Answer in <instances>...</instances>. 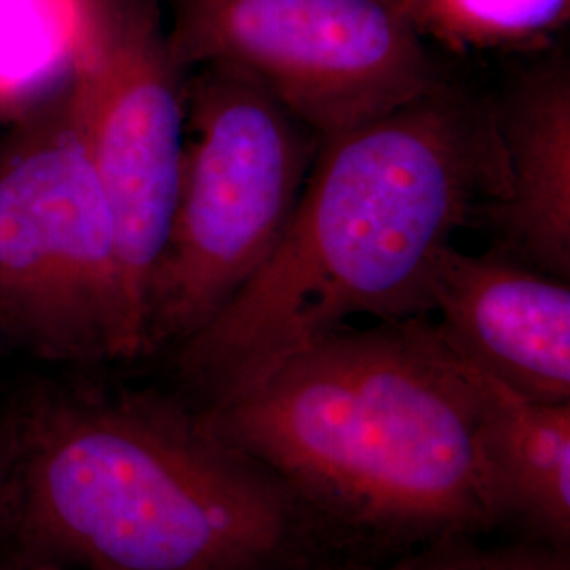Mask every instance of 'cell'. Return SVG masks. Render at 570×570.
Returning a JSON list of instances; mask_svg holds the SVG:
<instances>
[{
  "label": "cell",
  "instance_id": "obj_10",
  "mask_svg": "<svg viewBox=\"0 0 570 570\" xmlns=\"http://www.w3.org/2000/svg\"><path fill=\"white\" fill-rule=\"evenodd\" d=\"M482 379L487 456L508 515L562 550L570 539V404L534 402Z\"/></svg>",
  "mask_w": 570,
  "mask_h": 570
},
{
  "label": "cell",
  "instance_id": "obj_4",
  "mask_svg": "<svg viewBox=\"0 0 570 570\" xmlns=\"http://www.w3.org/2000/svg\"><path fill=\"white\" fill-rule=\"evenodd\" d=\"M0 336L47 360H134L146 334L72 82L0 138Z\"/></svg>",
  "mask_w": 570,
  "mask_h": 570
},
{
  "label": "cell",
  "instance_id": "obj_9",
  "mask_svg": "<svg viewBox=\"0 0 570 570\" xmlns=\"http://www.w3.org/2000/svg\"><path fill=\"white\" fill-rule=\"evenodd\" d=\"M508 195L492 212L518 261L570 279V72L553 60L524 72L494 108Z\"/></svg>",
  "mask_w": 570,
  "mask_h": 570
},
{
  "label": "cell",
  "instance_id": "obj_12",
  "mask_svg": "<svg viewBox=\"0 0 570 570\" xmlns=\"http://www.w3.org/2000/svg\"><path fill=\"white\" fill-rule=\"evenodd\" d=\"M423 41L452 51H532L560 35L570 0H397Z\"/></svg>",
  "mask_w": 570,
  "mask_h": 570
},
{
  "label": "cell",
  "instance_id": "obj_1",
  "mask_svg": "<svg viewBox=\"0 0 570 570\" xmlns=\"http://www.w3.org/2000/svg\"><path fill=\"white\" fill-rule=\"evenodd\" d=\"M505 195L494 108L446 81L322 138L265 265L176 345L188 404L244 391L355 317H425L438 254Z\"/></svg>",
  "mask_w": 570,
  "mask_h": 570
},
{
  "label": "cell",
  "instance_id": "obj_11",
  "mask_svg": "<svg viewBox=\"0 0 570 570\" xmlns=\"http://www.w3.org/2000/svg\"><path fill=\"white\" fill-rule=\"evenodd\" d=\"M87 0H0V125L11 127L72 82Z\"/></svg>",
  "mask_w": 570,
  "mask_h": 570
},
{
  "label": "cell",
  "instance_id": "obj_13",
  "mask_svg": "<svg viewBox=\"0 0 570 570\" xmlns=\"http://www.w3.org/2000/svg\"><path fill=\"white\" fill-rule=\"evenodd\" d=\"M334 570H569V564L556 548L482 550L473 539H459L419 548L385 567L348 560Z\"/></svg>",
  "mask_w": 570,
  "mask_h": 570
},
{
  "label": "cell",
  "instance_id": "obj_8",
  "mask_svg": "<svg viewBox=\"0 0 570 570\" xmlns=\"http://www.w3.org/2000/svg\"><path fill=\"white\" fill-rule=\"evenodd\" d=\"M429 301L440 336L471 366L534 402L570 404L569 279L450 244L433 263Z\"/></svg>",
  "mask_w": 570,
  "mask_h": 570
},
{
  "label": "cell",
  "instance_id": "obj_14",
  "mask_svg": "<svg viewBox=\"0 0 570 570\" xmlns=\"http://www.w3.org/2000/svg\"><path fill=\"white\" fill-rule=\"evenodd\" d=\"M13 444L7 412L0 410V551L9 546V487H11Z\"/></svg>",
  "mask_w": 570,
  "mask_h": 570
},
{
  "label": "cell",
  "instance_id": "obj_3",
  "mask_svg": "<svg viewBox=\"0 0 570 570\" xmlns=\"http://www.w3.org/2000/svg\"><path fill=\"white\" fill-rule=\"evenodd\" d=\"M197 412L357 551L475 539L510 520L482 372L428 317L341 330Z\"/></svg>",
  "mask_w": 570,
  "mask_h": 570
},
{
  "label": "cell",
  "instance_id": "obj_6",
  "mask_svg": "<svg viewBox=\"0 0 570 570\" xmlns=\"http://www.w3.org/2000/svg\"><path fill=\"white\" fill-rule=\"evenodd\" d=\"M165 32L183 70L233 66L320 138L444 82L397 0H174Z\"/></svg>",
  "mask_w": 570,
  "mask_h": 570
},
{
  "label": "cell",
  "instance_id": "obj_7",
  "mask_svg": "<svg viewBox=\"0 0 570 570\" xmlns=\"http://www.w3.org/2000/svg\"><path fill=\"white\" fill-rule=\"evenodd\" d=\"M186 77L169 51L157 0H87L77 66L87 148L144 334L183 169Z\"/></svg>",
  "mask_w": 570,
  "mask_h": 570
},
{
  "label": "cell",
  "instance_id": "obj_16",
  "mask_svg": "<svg viewBox=\"0 0 570 570\" xmlns=\"http://www.w3.org/2000/svg\"><path fill=\"white\" fill-rule=\"evenodd\" d=\"M0 127H2V125H0ZM0 138H2V134H0Z\"/></svg>",
  "mask_w": 570,
  "mask_h": 570
},
{
  "label": "cell",
  "instance_id": "obj_5",
  "mask_svg": "<svg viewBox=\"0 0 570 570\" xmlns=\"http://www.w3.org/2000/svg\"><path fill=\"white\" fill-rule=\"evenodd\" d=\"M322 138L242 70L186 77V142L164 254L150 279L146 345H180L265 265Z\"/></svg>",
  "mask_w": 570,
  "mask_h": 570
},
{
  "label": "cell",
  "instance_id": "obj_2",
  "mask_svg": "<svg viewBox=\"0 0 570 570\" xmlns=\"http://www.w3.org/2000/svg\"><path fill=\"white\" fill-rule=\"evenodd\" d=\"M9 543L70 570H334L360 560L273 469L155 391L39 389L4 407Z\"/></svg>",
  "mask_w": 570,
  "mask_h": 570
},
{
  "label": "cell",
  "instance_id": "obj_15",
  "mask_svg": "<svg viewBox=\"0 0 570 570\" xmlns=\"http://www.w3.org/2000/svg\"><path fill=\"white\" fill-rule=\"evenodd\" d=\"M0 570H70L41 558H35L26 551L13 548L11 543L0 551Z\"/></svg>",
  "mask_w": 570,
  "mask_h": 570
}]
</instances>
